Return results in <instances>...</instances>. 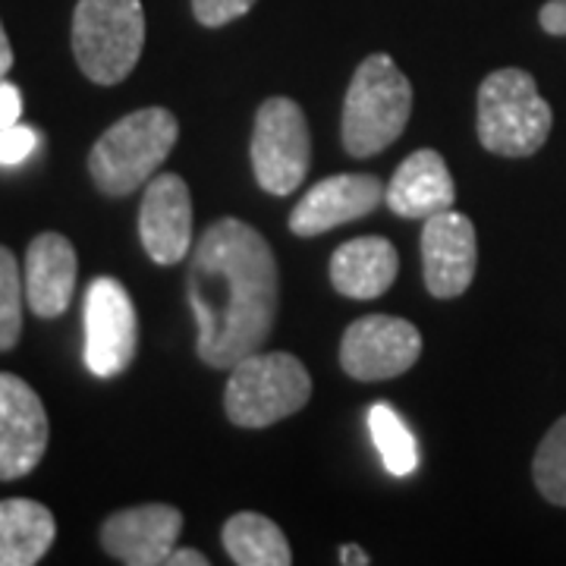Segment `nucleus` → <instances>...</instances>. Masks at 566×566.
<instances>
[{
    "label": "nucleus",
    "mask_w": 566,
    "mask_h": 566,
    "mask_svg": "<svg viewBox=\"0 0 566 566\" xmlns=\"http://www.w3.org/2000/svg\"><path fill=\"white\" fill-rule=\"evenodd\" d=\"M186 293L199 324V359L230 371L262 349L277 318L281 274L268 240L240 218L214 221L192 252Z\"/></svg>",
    "instance_id": "nucleus-1"
},
{
    "label": "nucleus",
    "mask_w": 566,
    "mask_h": 566,
    "mask_svg": "<svg viewBox=\"0 0 566 566\" xmlns=\"http://www.w3.org/2000/svg\"><path fill=\"white\" fill-rule=\"evenodd\" d=\"M180 139V123L167 107H142L117 120L88 155V174L111 199H123L158 174Z\"/></svg>",
    "instance_id": "nucleus-2"
},
{
    "label": "nucleus",
    "mask_w": 566,
    "mask_h": 566,
    "mask_svg": "<svg viewBox=\"0 0 566 566\" xmlns=\"http://www.w3.org/2000/svg\"><path fill=\"white\" fill-rule=\"evenodd\" d=\"M412 114V85L387 54L359 63L346 88L344 148L353 158H371L403 136Z\"/></svg>",
    "instance_id": "nucleus-3"
},
{
    "label": "nucleus",
    "mask_w": 566,
    "mask_h": 566,
    "mask_svg": "<svg viewBox=\"0 0 566 566\" xmlns=\"http://www.w3.org/2000/svg\"><path fill=\"white\" fill-rule=\"evenodd\" d=\"M554 114L526 70H494L479 88V142L491 155L528 158L551 136Z\"/></svg>",
    "instance_id": "nucleus-4"
},
{
    "label": "nucleus",
    "mask_w": 566,
    "mask_h": 566,
    "mask_svg": "<svg viewBox=\"0 0 566 566\" xmlns=\"http://www.w3.org/2000/svg\"><path fill=\"white\" fill-rule=\"evenodd\" d=\"M312 397V378L293 353H252L230 368L223 409L240 428H268L300 412Z\"/></svg>",
    "instance_id": "nucleus-5"
},
{
    "label": "nucleus",
    "mask_w": 566,
    "mask_h": 566,
    "mask_svg": "<svg viewBox=\"0 0 566 566\" xmlns=\"http://www.w3.org/2000/svg\"><path fill=\"white\" fill-rule=\"evenodd\" d=\"M145 48L142 0H80L73 13V54L98 85L123 82Z\"/></svg>",
    "instance_id": "nucleus-6"
},
{
    "label": "nucleus",
    "mask_w": 566,
    "mask_h": 566,
    "mask_svg": "<svg viewBox=\"0 0 566 566\" xmlns=\"http://www.w3.org/2000/svg\"><path fill=\"white\" fill-rule=\"evenodd\" d=\"M312 164L308 123L293 98H268L255 114L252 170L264 192L290 196L303 186Z\"/></svg>",
    "instance_id": "nucleus-7"
},
{
    "label": "nucleus",
    "mask_w": 566,
    "mask_h": 566,
    "mask_svg": "<svg viewBox=\"0 0 566 566\" xmlns=\"http://www.w3.org/2000/svg\"><path fill=\"white\" fill-rule=\"evenodd\" d=\"M139 346L136 305L114 277H95L85 290V365L95 378L123 375Z\"/></svg>",
    "instance_id": "nucleus-8"
},
{
    "label": "nucleus",
    "mask_w": 566,
    "mask_h": 566,
    "mask_svg": "<svg viewBox=\"0 0 566 566\" xmlns=\"http://www.w3.org/2000/svg\"><path fill=\"white\" fill-rule=\"evenodd\" d=\"M422 356V334L416 324L394 315H365L346 327L340 365L356 381H390L409 371Z\"/></svg>",
    "instance_id": "nucleus-9"
},
{
    "label": "nucleus",
    "mask_w": 566,
    "mask_h": 566,
    "mask_svg": "<svg viewBox=\"0 0 566 566\" xmlns=\"http://www.w3.org/2000/svg\"><path fill=\"white\" fill-rule=\"evenodd\" d=\"M48 412L22 378L0 371V482H17L48 450Z\"/></svg>",
    "instance_id": "nucleus-10"
},
{
    "label": "nucleus",
    "mask_w": 566,
    "mask_h": 566,
    "mask_svg": "<svg viewBox=\"0 0 566 566\" xmlns=\"http://www.w3.org/2000/svg\"><path fill=\"white\" fill-rule=\"evenodd\" d=\"M479 264V243L472 221L447 208L431 214L422 230V274L434 300H457L469 290Z\"/></svg>",
    "instance_id": "nucleus-11"
},
{
    "label": "nucleus",
    "mask_w": 566,
    "mask_h": 566,
    "mask_svg": "<svg viewBox=\"0 0 566 566\" xmlns=\"http://www.w3.org/2000/svg\"><path fill=\"white\" fill-rule=\"evenodd\" d=\"M182 513L170 504H142L107 516L104 551L126 566H164L180 542Z\"/></svg>",
    "instance_id": "nucleus-12"
},
{
    "label": "nucleus",
    "mask_w": 566,
    "mask_h": 566,
    "mask_svg": "<svg viewBox=\"0 0 566 566\" xmlns=\"http://www.w3.org/2000/svg\"><path fill=\"white\" fill-rule=\"evenodd\" d=\"M139 240L155 264H177L192 249V196L177 174L151 177L139 208Z\"/></svg>",
    "instance_id": "nucleus-13"
},
{
    "label": "nucleus",
    "mask_w": 566,
    "mask_h": 566,
    "mask_svg": "<svg viewBox=\"0 0 566 566\" xmlns=\"http://www.w3.org/2000/svg\"><path fill=\"white\" fill-rule=\"evenodd\" d=\"M385 202V186L371 174H337L315 182L303 202L290 211V230L296 237H318L334 227L359 221Z\"/></svg>",
    "instance_id": "nucleus-14"
},
{
    "label": "nucleus",
    "mask_w": 566,
    "mask_h": 566,
    "mask_svg": "<svg viewBox=\"0 0 566 566\" xmlns=\"http://www.w3.org/2000/svg\"><path fill=\"white\" fill-rule=\"evenodd\" d=\"M457 202V186L447 161L434 148H419L406 158L385 186V205L409 221H428Z\"/></svg>",
    "instance_id": "nucleus-15"
},
{
    "label": "nucleus",
    "mask_w": 566,
    "mask_h": 566,
    "mask_svg": "<svg viewBox=\"0 0 566 566\" xmlns=\"http://www.w3.org/2000/svg\"><path fill=\"white\" fill-rule=\"evenodd\" d=\"M76 249L61 233H39L25 252V303L39 318L63 315L76 293Z\"/></svg>",
    "instance_id": "nucleus-16"
},
{
    "label": "nucleus",
    "mask_w": 566,
    "mask_h": 566,
    "mask_svg": "<svg viewBox=\"0 0 566 566\" xmlns=\"http://www.w3.org/2000/svg\"><path fill=\"white\" fill-rule=\"evenodd\" d=\"M400 271V255L385 237H356L337 245L331 259V283L346 300H378Z\"/></svg>",
    "instance_id": "nucleus-17"
},
{
    "label": "nucleus",
    "mask_w": 566,
    "mask_h": 566,
    "mask_svg": "<svg viewBox=\"0 0 566 566\" xmlns=\"http://www.w3.org/2000/svg\"><path fill=\"white\" fill-rule=\"evenodd\" d=\"M57 538L54 513L29 497L0 501V566H32Z\"/></svg>",
    "instance_id": "nucleus-18"
},
{
    "label": "nucleus",
    "mask_w": 566,
    "mask_h": 566,
    "mask_svg": "<svg viewBox=\"0 0 566 566\" xmlns=\"http://www.w3.org/2000/svg\"><path fill=\"white\" fill-rule=\"evenodd\" d=\"M223 547L240 566H290L293 551L274 520L262 513H237L223 526Z\"/></svg>",
    "instance_id": "nucleus-19"
},
{
    "label": "nucleus",
    "mask_w": 566,
    "mask_h": 566,
    "mask_svg": "<svg viewBox=\"0 0 566 566\" xmlns=\"http://www.w3.org/2000/svg\"><path fill=\"white\" fill-rule=\"evenodd\" d=\"M368 428H371V441L378 447L387 472L406 479L419 465V447L403 419L387 403H375L368 409Z\"/></svg>",
    "instance_id": "nucleus-20"
},
{
    "label": "nucleus",
    "mask_w": 566,
    "mask_h": 566,
    "mask_svg": "<svg viewBox=\"0 0 566 566\" xmlns=\"http://www.w3.org/2000/svg\"><path fill=\"white\" fill-rule=\"evenodd\" d=\"M532 472H535V485L547 501L566 506V416L551 424L545 441L538 444Z\"/></svg>",
    "instance_id": "nucleus-21"
},
{
    "label": "nucleus",
    "mask_w": 566,
    "mask_h": 566,
    "mask_svg": "<svg viewBox=\"0 0 566 566\" xmlns=\"http://www.w3.org/2000/svg\"><path fill=\"white\" fill-rule=\"evenodd\" d=\"M22 296H25V281L20 277L17 255L7 245H0V353L20 344Z\"/></svg>",
    "instance_id": "nucleus-22"
},
{
    "label": "nucleus",
    "mask_w": 566,
    "mask_h": 566,
    "mask_svg": "<svg viewBox=\"0 0 566 566\" xmlns=\"http://www.w3.org/2000/svg\"><path fill=\"white\" fill-rule=\"evenodd\" d=\"M35 145H39V133L32 126H20V123L3 126L0 129V164L17 167L35 151Z\"/></svg>",
    "instance_id": "nucleus-23"
},
{
    "label": "nucleus",
    "mask_w": 566,
    "mask_h": 566,
    "mask_svg": "<svg viewBox=\"0 0 566 566\" xmlns=\"http://www.w3.org/2000/svg\"><path fill=\"white\" fill-rule=\"evenodd\" d=\"M252 7H255V0H192L196 20L208 25V29H218V25L240 20Z\"/></svg>",
    "instance_id": "nucleus-24"
},
{
    "label": "nucleus",
    "mask_w": 566,
    "mask_h": 566,
    "mask_svg": "<svg viewBox=\"0 0 566 566\" xmlns=\"http://www.w3.org/2000/svg\"><path fill=\"white\" fill-rule=\"evenodd\" d=\"M20 114H22L20 88L0 80V129H3V126L20 123Z\"/></svg>",
    "instance_id": "nucleus-25"
},
{
    "label": "nucleus",
    "mask_w": 566,
    "mask_h": 566,
    "mask_svg": "<svg viewBox=\"0 0 566 566\" xmlns=\"http://www.w3.org/2000/svg\"><path fill=\"white\" fill-rule=\"evenodd\" d=\"M538 22L547 35H566V0H547L538 13Z\"/></svg>",
    "instance_id": "nucleus-26"
},
{
    "label": "nucleus",
    "mask_w": 566,
    "mask_h": 566,
    "mask_svg": "<svg viewBox=\"0 0 566 566\" xmlns=\"http://www.w3.org/2000/svg\"><path fill=\"white\" fill-rule=\"evenodd\" d=\"M164 566H208V557L196 547H174V554L167 557Z\"/></svg>",
    "instance_id": "nucleus-27"
},
{
    "label": "nucleus",
    "mask_w": 566,
    "mask_h": 566,
    "mask_svg": "<svg viewBox=\"0 0 566 566\" xmlns=\"http://www.w3.org/2000/svg\"><path fill=\"white\" fill-rule=\"evenodd\" d=\"M10 66H13V48H10V39L3 32V22H0V80L10 73Z\"/></svg>",
    "instance_id": "nucleus-28"
},
{
    "label": "nucleus",
    "mask_w": 566,
    "mask_h": 566,
    "mask_svg": "<svg viewBox=\"0 0 566 566\" xmlns=\"http://www.w3.org/2000/svg\"><path fill=\"white\" fill-rule=\"evenodd\" d=\"M340 564L344 566H365L368 564V554L359 545H344L340 547Z\"/></svg>",
    "instance_id": "nucleus-29"
}]
</instances>
